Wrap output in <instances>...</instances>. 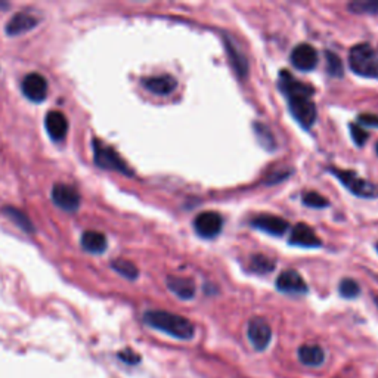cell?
I'll return each mask as SVG.
<instances>
[{"label":"cell","mask_w":378,"mask_h":378,"mask_svg":"<svg viewBox=\"0 0 378 378\" xmlns=\"http://www.w3.org/2000/svg\"><path fill=\"white\" fill-rule=\"evenodd\" d=\"M143 321L154 330L166 333L179 340H191L195 336V328L185 316L164 310H148L143 315Z\"/></svg>","instance_id":"1"},{"label":"cell","mask_w":378,"mask_h":378,"mask_svg":"<svg viewBox=\"0 0 378 378\" xmlns=\"http://www.w3.org/2000/svg\"><path fill=\"white\" fill-rule=\"evenodd\" d=\"M349 65L352 71L362 77L378 76V55L368 43L353 46L349 54Z\"/></svg>","instance_id":"2"},{"label":"cell","mask_w":378,"mask_h":378,"mask_svg":"<svg viewBox=\"0 0 378 378\" xmlns=\"http://www.w3.org/2000/svg\"><path fill=\"white\" fill-rule=\"evenodd\" d=\"M93 160L101 168L116 170V172L125 173L127 176L132 175V170L127 167V164L121 160V157L105 143H102L100 139H93Z\"/></svg>","instance_id":"3"},{"label":"cell","mask_w":378,"mask_h":378,"mask_svg":"<svg viewBox=\"0 0 378 378\" xmlns=\"http://www.w3.org/2000/svg\"><path fill=\"white\" fill-rule=\"evenodd\" d=\"M331 173L343 184L352 194L358 195V197L363 198H372L378 195V189L374 184L358 176L355 172L350 170H340V168H331Z\"/></svg>","instance_id":"4"},{"label":"cell","mask_w":378,"mask_h":378,"mask_svg":"<svg viewBox=\"0 0 378 378\" xmlns=\"http://www.w3.org/2000/svg\"><path fill=\"white\" fill-rule=\"evenodd\" d=\"M290 111L304 129H310L316 121V107L310 97H291Z\"/></svg>","instance_id":"5"},{"label":"cell","mask_w":378,"mask_h":378,"mask_svg":"<svg viewBox=\"0 0 378 378\" xmlns=\"http://www.w3.org/2000/svg\"><path fill=\"white\" fill-rule=\"evenodd\" d=\"M52 201L67 213H74L80 209V194L76 188L65 184H56L52 189Z\"/></svg>","instance_id":"6"},{"label":"cell","mask_w":378,"mask_h":378,"mask_svg":"<svg viewBox=\"0 0 378 378\" xmlns=\"http://www.w3.org/2000/svg\"><path fill=\"white\" fill-rule=\"evenodd\" d=\"M247 336L251 346L255 350H265L267 346H269L271 340H272V330L271 325L267 324L266 320L263 318H253L249 322V328H247Z\"/></svg>","instance_id":"7"},{"label":"cell","mask_w":378,"mask_h":378,"mask_svg":"<svg viewBox=\"0 0 378 378\" xmlns=\"http://www.w3.org/2000/svg\"><path fill=\"white\" fill-rule=\"evenodd\" d=\"M21 90L27 100L43 102L47 96V80L39 72H30L21 83Z\"/></svg>","instance_id":"8"},{"label":"cell","mask_w":378,"mask_h":378,"mask_svg":"<svg viewBox=\"0 0 378 378\" xmlns=\"http://www.w3.org/2000/svg\"><path fill=\"white\" fill-rule=\"evenodd\" d=\"M222 217L214 212L200 213L194 221V228L203 238H214L222 230Z\"/></svg>","instance_id":"9"},{"label":"cell","mask_w":378,"mask_h":378,"mask_svg":"<svg viewBox=\"0 0 378 378\" xmlns=\"http://www.w3.org/2000/svg\"><path fill=\"white\" fill-rule=\"evenodd\" d=\"M279 88L287 95L288 100L291 97H310L313 95V88L309 84L299 81L294 76H291L285 70L279 74Z\"/></svg>","instance_id":"10"},{"label":"cell","mask_w":378,"mask_h":378,"mask_svg":"<svg viewBox=\"0 0 378 378\" xmlns=\"http://www.w3.org/2000/svg\"><path fill=\"white\" fill-rule=\"evenodd\" d=\"M291 63L297 70L301 71H312L318 65V54H316L315 47L308 43H301L294 47L291 52Z\"/></svg>","instance_id":"11"},{"label":"cell","mask_w":378,"mask_h":378,"mask_svg":"<svg viewBox=\"0 0 378 378\" xmlns=\"http://www.w3.org/2000/svg\"><path fill=\"white\" fill-rule=\"evenodd\" d=\"M251 226L255 229H260L266 234H271L275 237H279L285 234L288 230V222L284 219L272 216V214H260L255 216L251 221Z\"/></svg>","instance_id":"12"},{"label":"cell","mask_w":378,"mask_h":378,"mask_svg":"<svg viewBox=\"0 0 378 378\" xmlns=\"http://www.w3.org/2000/svg\"><path fill=\"white\" fill-rule=\"evenodd\" d=\"M276 288L285 294H304L308 285L296 271H284L276 279Z\"/></svg>","instance_id":"13"},{"label":"cell","mask_w":378,"mask_h":378,"mask_svg":"<svg viewBox=\"0 0 378 378\" xmlns=\"http://www.w3.org/2000/svg\"><path fill=\"white\" fill-rule=\"evenodd\" d=\"M45 127L51 139L59 142L68 133V120L61 111H49L45 117Z\"/></svg>","instance_id":"14"},{"label":"cell","mask_w":378,"mask_h":378,"mask_svg":"<svg viewBox=\"0 0 378 378\" xmlns=\"http://www.w3.org/2000/svg\"><path fill=\"white\" fill-rule=\"evenodd\" d=\"M290 244L291 246H297V247L315 249V247H320L322 242L318 238V235H316L306 223H297L291 230Z\"/></svg>","instance_id":"15"},{"label":"cell","mask_w":378,"mask_h":378,"mask_svg":"<svg viewBox=\"0 0 378 378\" xmlns=\"http://www.w3.org/2000/svg\"><path fill=\"white\" fill-rule=\"evenodd\" d=\"M38 22H39V19L36 18L33 14H30V12L21 10L8 21L5 31L9 36H19L22 33H27V31L33 30L36 26H38Z\"/></svg>","instance_id":"16"},{"label":"cell","mask_w":378,"mask_h":378,"mask_svg":"<svg viewBox=\"0 0 378 378\" xmlns=\"http://www.w3.org/2000/svg\"><path fill=\"white\" fill-rule=\"evenodd\" d=\"M142 83H143V86L148 89L150 92H152L155 95H163V96L170 95L178 86L176 79L172 77V76H168V74L148 77V79H145Z\"/></svg>","instance_id":"17"},{"label":"cell","mask_w":378,"mask_h":378,"mask_svg":"<svg viewBox=\"0 0 378 378\" xmlns=\"http://www.w3.org/2000/svg\"><path fill=\"white\" fill-rule=\"evenodd\" d=\"M167 287L182 300H191L195 296V284L189 278L167 276Z\"/></svg>","instance_id":"18"},{"label":"cell","mask_w":378,"mask_h":378,"mask_svg":"<svg viewBox=\"0 0 378 378\" xmlns=\"http://www.w3.org/2000/svg\"><path fill=\"white\" fill-rule=\"evenodd\" d=\"M80 244L84 251L92 254H102L107 250L108 241L102 233H97V230H86V233L81 235Z\"/></svg>","instance_id":"19"},{"label":"cell","mask_w":378,"mask_h":378,"mask_svg":"<svg viewBox=\"0 0 378 378\" xmlns=\"http://www.w3.org/2000/svg\"><path fill=\"white\" fill-rule=\"evenodd\" d=\"M299 359L306 367H320L325 361V353L318 345H303L299 347Z\"/></svg>","instance_id":"20"},{"label":"cell","mask_w":378,"mask_h":378,"mask_svg":"<svg viewBox=\"0 0 378 378\" xmlns=\"http://www.w3.org/2000/svg\"><path fill=\"white\" fill-rule=\"evenodd\" d=\"M3 214L10 219L12 222H14L18 228H21L22 230H26V233H34V226L30 221V217L26 214V213H22L21 210L15 209V207H10V205H6L3 207Z\"/></svg>","instance_id":"21"},{"label":"cell","mask_w":378,"mask_h":378,"mask_svg":"<svg viewBox=\"0 0 378 378\" xmlns=\"http://www.w3.org/2000/svg\"><path fill=\"white\" fill-rule=\"evenodd\" d=\"M226 52H228V55L230 58V63H233V65L237 70L238 74L242 76V77L247 76V71H249L247 61L229 39H226Z\"/></svg>","instance_id":"22"},{"label":"cell","mask_w":378,"mask_h":378,"mask_svg":"<svg viewBox=\"0 0 378 378\" xmlns=\"http://www.w3.org/2000/svg\"><path fill=\"white\" fill-rule=\"evenodd\" d=\"M111 267H113V269L117 274H120L121 276H125V278L130 279V281H133V279H136L139 276L138 267L135 265H133L132 262L125 260V259H116L111 263Z\"/></svg>","instance_id":"23"},{"label":"cell","mask_w":378,"mask_h":378,"mask_svg":"<svg viewBox=\"0 0 378 378\" xmlns=\"http://www.w3.org/2000/svg\"><path fill=\"white\" fill-rule=\"evenodd\" d=\"M250 266L254 272L258 274H269L275 269V263L269 258L263 254H254L250 259Z\"/></svg>","instance_id":"24"},{"label":"cell","mask_w":378,"mask_h":378,"mask_svg":"<svg viewBox=\"0 0 378 378\" xmlns=\"http://www.w3.org/2000/svg\"><path fill=\"white\" fill-rule=\"evenodd\" d=\"M347 8L353 14H378V0H358Z\"/></svg>","instance_id":"25"},{"label":"cell","mask_w":378,"mask_h":378,"mask_svg":"<svg viewBox=\"0 0 378 378\" xmlns=\"http://www.w3.org/2000/svg\"><path fill=\"white\" fill-rule=\"evenodd\" d=\"M254 130H255V136H258L263 148H266V150L275 148V139H274V135L269 129L260 123H254Z\"/></svg>","instance_id":"26"},{"label":"cell","mask_w":378,"mask_h":378,"mask_svg":"<svg viewBox=\"0 0 378 378\" xmlns=\"http://www.w3.org/2000/svg\"><path fill=\"white\" fill-rule=\"evenodd\" d=\"M338 291H340L341 297H345V299H355V297L359 296L361 287L358 285V283L355 281V279L346 278V279H343V281L340 283Z\"/></svg>","instance_id":"27"},{"label":"cell","mask_w":378,"mask_h":378,"mask_svg":"<svg viewBox=\"0 0 378 378\" xmlns=\"http://www.w3.org/2000/svg\"><path fill=\"white\" fill-rule=\"evenodd\" d=\"M326 70L334 77L343 76V64H341V59L333 52H326Z\"/></svg>","instance_id":"28"},{"label":"cell","mask_w":378,"mask_h":378,"mask_svg":"<svg viewBox=\"0 0 378 378\" xmlns=\"http://www.w3.org/2000/svg\"><path fill=\"white\" fill-rule=\"evenodd\" d=\"M303 203L313 207V209H324V207L328 205V200L324 198L322 195H320L318 192H306L303 195Z\"/></svg>","instance_id":"29"},{"label":"cell","mask_w":378,"mask_h":378,"mask_svg":"<svg viewBox=\"0 0 378 378\" xmlns=\"http://www.w3.org/2000/svg\"><path fill=\"white\" fill-rule=\"evenodd\" d=\"M350 135H352V139L355 141V143L358 146H363L365 142H367V139H368L367 130H363L361 126L355 125V123L350 125Z\"/></svg>","instance_id":"30"},{"label":"cell","mask_w":378,"mask_h":378,"mask_svg":"<svg viewBox=\"0 0 378 378\" xmlns=\"http://www.w3.org/2000/svg\"><path fill=\"white\" fill-rule=\"evenodd\" d=\"M359 125H365L368 127H378V116L375 114H361L359 117Z\"/></svg>","instance_id":"31"},{"label":"cell","mask_w":378,"mask_h":378,"mask_svg":"<svg viewBox=\"0 0 378 378\" xmlns=\"http://www.w3.org/2000/svg\"><path fill=\"white\" fill-rule=\"evenodd\" d=\"M120 358L127 363H138L139 362V356L136 355V353H133L132 350H126L123 353H120Z\"/></svg>","instance_id":"32"},{"label":"cell","mask_w":378,"mask_h":378,"mask_svg":"<svg viewBox=\"0 0 378 378\" xmlns=\"http://www.w3.org/2000/svg\"><path fill=\"white\" fill-rule=\"evenodd\" d=\"M375 303H377V306H378V297H375Z\"/></svg>","instance_id":"33"},{"label":"cell","mask_w":378,"mask_h":378,"mask_svg":"<svg viewBox=\"0 0 378 378\" xmlns=\"http://www.w3.org/2000/svg\"><path fill=\"white\" fill-rule=\"evenodd\" d=\"M377 154H378V143H377Z\"/></svg>","instance_id":"34"},{"label":"cell","mask_w":378,"mask_h":378,"mask_svg":"<svg viewBox=\"0 0 378 378\" xmlns=\"http://www.w3.org/2000/svg\"><path fill=\"white\" fill-rule=\"evenodd\" d=\"M377 251H378V244H377Z\"/></svg>","instance_id":"35"}]
</instances>
